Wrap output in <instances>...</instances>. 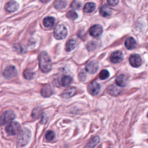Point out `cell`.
<instances>
[{"label": "cell", "instance_id": "obj_1", "mask_svg": "<svg viewBox=\"0 0 148 148\" xmlns=\"http://www.w3.org/2000/svg\"><path fill=\"white\" fill-rule=\"evenodd\" d=\"M39 65L40 69L44 73L49 72L51 69V59L45 51H42L39 55Z\"/></svg>", "mask_w": 148, "mask_h": 148}, {"label": "cell", "instance_id": "obj_2", "mask_svg": "<svg viewBox=\"0 0 148 148\" xmlns=\"http://www.w3.org/2000/svg\"><path fill=\"white\" fill-rule=\"evenodd\" d=\"M31 136V131L27 128H24L21 130L18 134L17 143L20 146L26 145L29 142Z\"/></svg>", "mask_w": 148, "mask_h": 148}, {"label": "cell", "instance_id": "obj_3", "mask_svg": "<svg viewBox=\"0 0 148 148\" xmlns=\"http://www.w3.org/2000/svg\"><path fill=\"white\" fill-rule=\"evenodd\" d=\"M5 131L9 135H14L18 134L21 131V127L17 122H10L6 126Z\"/></svg>", "mask_w": 148, "mask_h": 148}, {"label": "cell", "instance_id": "obj_4", "mask_svg": "<svg viewBox=\"0 0 148 148\" xmlns=\"http://www.w3.org/2000/svg\"><path fill=\"white\" fill-rule=\"evenodd\" d=\"M68 32L66 27L62 24L56 26L54 30V37L57 39H63L66 38Z\"/></svg>", "mask_w": 148, "mask_h": 148}, {"label": "cell", "instance_id": "obj_5", "mask_svg": "<svg viewBox=\"0 0 148 148\" xmlns=\"http://www.w3.org/2000/svg\"><path fill=\"white\" fill-rule=\"evenodd\" d=\"M15 114L12 110H9L5 111L1 116V124L3 125L6 123H10L15 118Z\"/></svg>", "mask_w": 148, "mask_h": 148}, {"label": "cell", "instance_id": "obj_6", "mask_svg": "<svg viewBox=\"0 0 148 148\" xmlns=\"http://www.w3.org/2000/svg\"><path fill=\"white\" fill-rule=\"evenodd\" d=\"M72 82V78L71 76L68 75L63 76L61 78V81L54 80L53 84L56 86H67L69 85Z\"/></svg>", "mask_w": 148, "mask_h": 148}, {"label": "cell", "instance_id": "obj_7", "mask_svg": "<svg viewBox=\"0 0 148 148\" xmlns=\"http://www.w3.org/2000/svg\"><path fill=\"white\" fill-rule=\"evenodd\" d=\"M87 89L90 94L92 95H96L99 93L100 91L101 86L98 83L94 81L89 84Z\"/></svg>", "mask_w": 148, "mask_h": 148}, {"label": "cell", "instance_id": "obj_8", "mask_svg": "<svg viewBox=\"0 0 148 148\" xmlns=\"http://www.w3.org/2000/svg\"><path fill=\"white\" fill-rule=\"evenodd\" d=\"M17 70L13 66H9L5 68L3 71V76L6 79H12L16 76Z\"/></svg>", "mask_w": 148, "mask_h": 148}, {"label": "cell", "instance_id": "obj_9", "mask_svg": "<svg viewBox=\"0 0 148 148\" xmlns=\"http://www.w3.org/2000/svg\"><path fill=\"white\" fill-rule=\"evenodd\" d=\"M103 29L101 25L99 24H96L92 25L89 30V33L91 36L94 38L99 37L102 33Z\"/></svg>", "mask_w": 148, "mask_h": 148}, {"label": "cell", "instance_id": "obj_10", "mask_svg": "<svg viewBox=\"0 0 148 148\" xmlns=\"http://www.w3.org/2000/svg\"><path fill=\"white\" fill-rule=\"evenodd\" d=\"M129 61L131 65L135 68L139 67L142 64V59L140 56L136 54H132L130 57Z\"/></svg>", "mask_w": 148, "mask_h": 148}, {"label": "cell", "instance_id": "obj_11", "mask_svg": "<svg viewBox=\"0 0 148 148\" xmlns=\"http://www.w3.org/2000/svg\"><path fill=\"white\" fill-rule=\"evenodd\" d=\"M123 59V54L120 51H115L112 53L110 57V60L113 63H119Z\"/></svg>", "mask_w": 148, "mask_h": 148}, {"label": "cell", "instance_id": "obj_12", "mask_svg": "<svg viewBox=\"0 0 148 148\" xmlns=\"http://www.w3.org/2000/svg\"><path fill=\"white\" fill-rule=\"evenodd\" d=\"M86 69L87 72L89 73L94 74L96 73V72L98 69V64L96 61H92L88 64L86 67Z\"/></svg>", "mask_w": 148, "mask_h": 148}, {"label": "cell", "instance_id": "obj_13", "mask_svg": "<svg viewBox=\"0 0 148 148\" xmlns=\"http://www.w3.org/2000/svg\"><path fill=\"white\" fill-rule=\"evenodd\" d=\"M18 8V3L14 0L9 1L5 5V9L9 12H13L17 10Z\"/></svg>", "mask_w": 148, "mask_h": 148}, {"label": "cell", "instance_id": "obj_14", "mask_svg": "<svg viewBox=\"0 0 148 148\" xmlns=\"http://www.w3.org/2000/svg\"><path fill=\"white\" fill-rule=\"evenodd\" d=\"M128 83V78L124 75H120L116 79V83L119 87H125Z\"/></svg>", "mask_w": 148, "mask_h": 148}, {"label": "cell", "instance_id": "obj_15", "mask_svg": "<svg viewBox=\"0 0 148 148\" xmlns=\"http://www.w3.org/2000/svg\"><path fill=\"white\" fill-rule=\"evenodd\" d=\"M117 86V84H112L109 86L108 88V93L112 96H117L119 95L121 93V90Z\"/></svg>", "mask_w": 148, "mask_h": 148}, {"label": "cell", "instance_id": "obj_16", "mask_svg": "<svg viewBox=\"0 0 148 148\" xmlns=\"http://www.w3.org/2000/svg\"><path fill=\"white\" fill-rule=\"evenodd\" d=\"M40 94L43 97H49L53 94V89L49 85L45 86L41 89Z\"/></svg>", "mask_w": 148, "mask_h": 148}, {"label": "cell", "instance_id": "obj_17", "mask_svg": "<svg viewBox=\"0 0 148 148\" xmlns=\"http://www.w3.org/2000/svg\"><path fill=\"white\" fill-rule=\"evenodd\" d=\"M99 13L103 17H108L112 14V9L106 5H103L99 8Z\"/></svg>", "mask_w": 148, "mask_h": 148}, {"label": "cell", "instance_id": "obj_18", "mask_svg": "<svg viewBox=\"0 0 148 148\" xmlns=\"http://www.w3.org/2000/svg\"><path fill=\"white\" fill-rule=\"evenodd\" d=\"M76 89L75 87H71L66 89L61 94V97L64 98H69L75 94Z\"/></svg>", "mask_w": 148, "mask_h": 148}, {"label": "cell", "instance_id": "obj_19", "mask_svg": "<svg viewBox=\"0 0 148 148\" xmlns=\"http://www.w3.org/2000/svg\"><path fill=\"white\" fill-rule=\"evenodd\" d=\"M99 142V136H94L91 138L84 146V148H94Z\"/></svg>", "mask_w": 148, "mask_h": 148}, {"label": "cell", "instance_id": "obj_20", "mask_svg": "<svg viewBox=\"0 0 148 148\" xmlns=\"http://www.w3.org/2000/svg\"><path fill=\"white\" fill-rule=\"evenodd\" d=\"M136 42L132 37H128L125 41V46L127 49L131 50L136 47Z\"/></svg>", "mask_w": 148, "mask_h": 148}, {"label": "cell", "instance_id": "obj_21", "mask_svg": "<svg viewBox=\"0 0 148 148\" xmlns=\"http://www.w3.org/2000/svg\"><path fill=\"white\" fill-rule=\"evenodd\" d=\"M55 23V19L53 17H46L43 19V24L44 26L47 28H51Z\"/></svg>", "mask_w": 148, "mask_h": 148}, {"label": "cell", "instance_id": "obj_22", "mask_svg": "<svg viewBox=\"0 0 148 148\" xmlns=\"http://www.w3.org/2000/svg\"><path fill=\"white\" fill-rule=\"evenodd\" d=\"M76 45H77V42L75 39H70L66 42V44L65 46V49L67 51H71L76 47Z\"/></svg>", "mask_w": 148, "mask_h": 148}, {"label": "cell", "instance_id": "obj_23", "mask_svg": "<svg viewBox=\"0 0 148 148\" xmlns=\"http://www.w3.org/2000/svg\"><path fill=\"white\" fill-rule=\"evenodd\" d=\"M96 8V5L93 2H88L87 3L84 7V12L86 13H91L95 10Z\"/></svg>", "mask_w": 148, "mask_h": 148}, {"label": "cell", "instance_id": "obj_24", "mask_svg": "<svg viewBox=\"0 0 148 148\" xmlns=\"http://www.w3.org/2000/svg\"><path fill=\"white\" fill-rule=\"evenodd\" d=\"M66 5V3L65 0H56L54 3V6L58 10L64 8Z\"/></svg>", "mask_w": 148, "mask_h": 148}, {"label": "cell", "instance_id": "obj_25", "mask_svg": "<svg viewBox=\"0 0 148 148\" xmlns=\"http://www.w3.org/2000/svg\"><path fill=\"white\" fill-rule=\"evenodd\" d=\"M23 76L25 79L27 80H31L34 77V73L30 69H26L23 73Z\"/></svg>", "mask_w": 148, "mask_h": 148}, {"label": "cell", "instance_id": "obj_26", "mask_svg": "<svg viewBox=\"0 0 148 148\" xmlns=\"http://www.w3.org/2000/svg\"><path fill=\"white\" fill-rule=\"evenodd\" d=\"M41 109L40 108H35L32 112V117L34 119H38L41 114Z\"/></svg>", "mask_w": 148, "mask_h": 148}, {"label": "cell", "instance_id": "obj_27", "mask_svg": "<svg viewBox=\"0 0 148 148\" xmlns=\"http://www.w3.org/2000/svg\"><path fill=\"white\" fill-rule=\"evenodd\" d=\"M54 137H55V134L53 131H51V130L47 131L45 134V138L47 141L53 140L54 139Z\"/></svg>", "mask_w": 148, "mask_h": 148}, {"label": "cell", "instance_id": "obj_28", "mask_svg": "<svg viewBox=\"0 0 148 148\" xmlns=\"http://www.w3.org/2000/svg\"><path fill=\"white\" fill-rule=\"evenodd\" d=\"M66 16L67 17L71 20H74L77 18V14L73 10H69L67 13H66Z\"/></svg>", "mask_w": 148, "mask_h": 148}, {"label": "cell", "instance_id": "obj_29", "mask_svg": "<svg viewBox=\"0 0 148 148\" xmlns=\"http://www.w3.org/2000/svg\"><path fill=\"white\" fill-rule=\"evenodd\" d=\"M99 78L102 80H105L107 79L109 76V73L108 70L106 69H103L101 71V72L99 73Z\"/></svg>", "mask_w": 148, "mask_h": 148}, {"label": "cell", "instance_id": "obj_30", "mask_svg": "<svg viewBox=\"0 0 148 148\" xmlns=\"http://www.w3.org/2000/svg\"><path fill=\"white\" fill-rule=\"evenodd\" d=\"M71 7L75 9H79L81 7V3L78 1H75L71 3Z\"/></svg>", "mask_w": 148, "mask_h": 148}, {"label": "cell", "instance_id": "obj_31", "mask_svg": "<svg viewBox=\"0 0 148 148\" xmlns=\"http://www.w3.org/2000/svg\"><path fill=\"white\" fill-rule=\"evenodd\" d=\"M119 0H107V2L109 5L115 6L119 3Z\"/></svg>", "mask_w": 148, "mask_h": 148}, {"label": "cell", "instance_id": "obj_32", "mask_svg": "<svg viewBox=\"0 0 148 148\" xmlns=\"http://www.w3.org/2000/svg\"><path fill=\"white\" fill-rule=\"evenodd\" d=\"M41 2H47L49 0H40Z\"/></svg>", "mask_w": 148, "mask_h": 148}, {"label": "cell", "instance_id": "obj_33", "mask_svg": "<svg viewBox=\"0 0 148 148\" xmlns=\"http://www.w3.org/2000/svg\"><path fill=\"white\" fill-rule=\"evenodd\" d=\"M108 148H112V147H108Z\"/></svg>", "mask_w": 148, "mask_h": 148}, {"label": "cell", "instance_id": "obj_34", "mask_svg": "<svg viewBox=\"0 0 148 148\" xmlns=\"http://www.w3.org/2000/svg\"><path fill=\"white\" fill-rule=\"evenodd\" d=\"M147 117H148V113H147Z\"/></svg>", "mask_w": 148, "mask_h": 148}]
</instances>
